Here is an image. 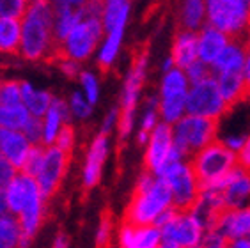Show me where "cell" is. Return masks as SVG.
Returning a JSON list of instances; mask_svg holds the SVG:
<instances>
[{"label":"cell","mask_w":250,"mask_h":248,"mask_svg":"<svg viewBox=\"0 0 250 248\" xmlns=\"http://www.w3.org/2000/svg\"><path fill=\"white\" fill-rule=\"evenodd\" d=\"M128 16H130V0H103L101 23L106 34L126 25Z\"/></svg>","instance_id":"cell-28"},{"label":"cell","mask_w":250,"mask_h":248,"mask_svg":"<svg viewBox=\"0 0 250 248\" xmlns=\"http://www.w3.org/2000/svg\"><path fill=\"white\" fill-rule=\"evenodd\" d=\"M21 133L27 137V140H29L32 145H43V121L30 115L29 123L25 124V128Z\"/></svg>","instance_id":"cell-41"},{"label":"cell","mask_w":250,"mask_h":248,"mask_svg":"<svg viewBox=\"0 0 250 248\" xmlns=\"http://www.w3.org/2000/svg\"><path fill=\"white\" fill-rule=\"evenodd\" d=\"M227 247V239L218 232L217 229L208 230L202 243L199 245V248H226Z\"/></svg>","instance_id":"cell-44"},{"label":"cell","mask_w":250,"mask_h":248,"mask_svg":"<svg viewBox=\"0 0 250 248\" xmlns=\"http://www.w3.org/2000/svg\"><path fill=\"white\" fill-rule=\"evenodd\" d=\"M108 153H110L108 135L98 133L91 140L89 147H87L85 162H83L82 167V186L85 190H92V188H96L100 185Z\"/></svg>","instance_id":"cell-15"},{"label":"cell","mask_w":250,"mask_h":248,"mask_svg":"<svg viewBox=\"0 0 250 248\" xmlns=\"http://www.w3.org/2000/svg\"><path fill=\"white\" fill-rule=\"evenodd\" d=\"M53 0H30L21 21L20 55L27 61L50 62L57 48L53 34Z\"/></svg>","instance_id":"cell-1"},{"label":"cell","mask_w":250,"mask_h":248,"mask_svg":"<svg viewBox=\"0 0 250 248\" xmlns=\"http://www.w3.org/2000/svg\"><path fill=\"white\" fill-rule=\"evenodd\" d=\"M38 190H39V186H38V183H36V179L20 172L18 176L13 179V183L4 190L9 215L18 216L20 213H21V209H23L25 202L29 201L30 195L36 193Z\"/></svg>","instance_id":"cell-22"},{"label":"cell","mask_w":250,"mask_h":248,"mask_svg":"<svg viewBox=\"0 0 250 248\" xmlns=\"http://www.w3.org/2000/svg\"><path fill=\"white\" fill-rule=\"evenodd\" d=\"M190 165L201 188H204L220 183L229 172H232V168L238 167V156L231 153L220 140H215L193 154L190 158Z\"/></svg>","instance_id":"cell-5"},{"label":"cell","mask_w":250,"mask_h":248,"mask_svg":"<svg viewBox=\"0 0 250 248\" xmlns=\"http://www.w3.org/2000/svg\"><path fill=\"white\" fill-rule=\"evenodd\" d=\"M162 123L160 121V114H158V98H153L149 96L147 100L144 101L142 105V114H140V121H139V131H137V142L140 145L147 144L153 129Z\"/></svg>","instance_id":"cell-30"},{"label":"cell","mask_w":250,"mask_h":248,"mask_svg":"<svg viewBox=\"0 0 250 248\" xmlns=\"http://www.w3.org/2000/svg\"><path fill=\"white\" fill-rule=\"evenodd\" d=\"M147 43L139 44L131 55L130 71L126 75L123 92L119 101V123H117V135L119 142H126L133 133L135 121H137V106H139L140 91L144 87L146 71H147Z\"/></svg>","instance_id":"cell-3"},{"label":"cell","mask_w":250,"mask_h":248,"mask_svg":"<svg viewBox=\"0 0 250 248\" xmlns=\"http://www.w3.org/2000/svg\"><path fill=\"white\" fill-rule=\"evenodd\" d=\"M204 188H215L220 190L222 202H224V209H241L250 206V170L243 167L232 168L220 183L211 186H204Z\"/></svg>","instance_id":"cell-13"},{"label":"cell","mask_w":250,"mask_h":248,"mask_svg":"<svg viewBox=\"0 0 250 248\" xmlns=\"http://www.w3.org/2000/svg\"><path fill=\"white\" fill-rule=\"evenodd\" d=\"M241 75H243V83H245V98L250 100V48H247V59Z\"/></svg>","instance_id":"cell-50"},{"label":"cell","mask_w":250,"mask_h":248,"mask_svg":"<svg viewBox=\"0 0 250 248\" xmlns=\"http://www.w3.org/2000/svg\"><path fill=\"white\" fill-rule=\"evenodd\" d=\"M188 89H190V82L185 71L172 67L170 71L165 73L164 80L160 83L158 94V114L162 123L174 126L187 115Z\"/></svg>","instance_id":"cell-8"},{"label":"cell","mask_w":250,"mask_h":248,"mask_svg":"<svg viewBox=\"0 0 250 248\" xmlns=\"http://www.w3.org/2000/svg\"><path fill=\"white\" fill-rule=\"evenodd\" d=\"M71 112H69V105L67 100L62 98H53L52 105H50L48 112L44 114L43 121V145L50 147L55 144L61 129L66 124H71Z\"/></svg>","instance_id":"cell-17"},{"label":"cell","mask_w":250,"mask_h":248,"mask_svg":"<svg viewBox=\"0 0 250 248\" xmlns=\"http://www.w3.org/2000/svg\"><path fill=\"white\" fill-rule=\"evenodd\" d=\"M226 248H250V238L231 239V241H227Z\"/></svg>","instance_id":"cell-51"},{"label":"cell","mask_w":250,"mask_h":248,"mask_svg":"<svg viewBox=\"0 0 250 248\" xmlns=\"http://www.w3.org/2000/svg\"><path fill=\"white\" fill-rule=\"evenodd\" d=\"M185 75H187L188 82H190V85H192V83H197V82L204 80V78L211 77L213 71H211V67L206 66L204 62L197 61V62H193L188 69H185Z\"/></svg>","instance_id":"cell-42"},{"label":"cell","mask_w":250,"mask_h":248,"mask_svg":"<svg viewBox=\"0 0 250 248\" xmlns=\"http://www.w3.org/2000/svg\"><path fill=\"white\" fill-rule=\"evenodd\" d=\"M245 59H247L245 41H232L231 39V43L227 44L226 50L220 53V57L211 66L213 75L229 73V71H243Z\"/></svg>","instance_id":"cell-25"},{"label":"cell","mask_w":250,"mask_h":248,"mask_svg":"<svg viewBox=\"0 0 250 248\" xmlns=\"http://www.w3.org/2000/svg\"><path fill=\"white\" fill-rule=\"evenodd\" d=\"M215 229L227 239H241L250 238V206L241 207V209L224 211L218 216Z\"/></svg>","instance_id":"cell-18"},{"label":"cell","mask_w":250,"mask_h":248,"mask_svg":"<svg viewBox=\"0 0 250 248\" xmlns=\"http://www.w3.org/2000/svg\"><path fill=\"white\" fill-rule=\"evenodd\" d=\"M78 80H80V85H82V94L94 106L98 103V100H100V82H98L96 75L91 71H82Z\"/></svg>","instance_id":"cell-37"},{"label":"cell","mask_w":250,"mask_h":248,"mask_svg":"<svg viewBox=\"0 0 250 248\" xmlns=\"http://www.w3.org/2000/svg\"><path fill=\"white\" fill-rule=\"evenodd\" d=\"M206 21V0H181L178 9V23L181 30L199 32Z\"/></svg>","instance_id":"cell-24"},{"label":"cell","mask_w":250,"mask_h":248,"mask_svg":"<svg viewBox=\"0 0 250 248\" xmlns=\"http://www.w3.org/2000/svg\"><path fill=\"white\" fill-rule=\"evenodd\" d=\"M110 248H112V247H110Z\"/></svg>","instance_id":"cell-56"},{"label":"cell","mask_w":250,"mask_h":248,"mask_svg":"<svg viewBox=\"0 0 250 248\" xmlns=\"http://www.w3.org/2000/svg\"><path fill=\"white\" fill-rule=\"evenodd\" d=\"M243 71H229L215 75L217 85L220 91L222 100L226 101L227 108L231 110L238 103L245 101V83H243Z\"/></svg>","instance_id":"cell-23"},{"label":"cell","mask_w":250,"mask_h":248,"mask_svg":"<svg viewBox=\"0 0 250 248\" xmlns=\"http://www.w3.org/2000/svg\"><path fill=\"white\" fill-rule=\"evenodd\" d=\"M21 227L15 215L0 216V248H18Z\"/></svg>","instance_id":"cell-33"},{"label":"cell","mask_w":250,"mask_h":248,"mask_svg":"<svg viewBox=\"0 0 250 248\" xmlns=\"http://www.w3.org/2000/svg\"><path fill=\"white\" fill-rule=\"evenodd\" d=\"M229 43H231V38H229V36H226V34L217 29H213L209 25H204L197 32L199 61L211 67Z\"/></svg>","instance_id":"cell-19"},{"label":"cell","mask_w":250,"mask_h":248,"mask_svg":"<svg viewBox=\"0 0 250 248\" xmlns=\"http://www.w3.org/2000/svg\"><path fill=\"white\" fill-rule=\"evenodd\" d=\"M218 123L220 121L185 115L183 119L172 126L174 147L187 160H190L201 149L218 140Z\"/></svg>","instance_id":"cell-7"},{"label":"cell","mask_w":250,"mask_h":248,"mask_svg":"<svg viewBox=\"0 0 250 248\" xmlns=\"http://www.w3.org/2000/svg\"><path fill=\"white\" fill-rule=\"evenodd\" d=\"M125 29L126 25L123 27H117L112 32L106 34L105 41L101 44V50L98 53V66H100L101 71H108L116 61L117 53H119L121 43H123V36H125Z\"/></svg>","instance_id":"cell-31"},{"label":"cell","mask_w":250,"mask_h":248,"mask_svg":"<svg viewBox=\"0 0 250 248\" xmlns=\"http://www.w3.org/2000/svg\"><path fill=\"white\" fill-rule=\"evenodd\" d=\"M30 0H0V18L21 20L29 9Z\"/></svg>","instance_id":"cell-38"},{"label":"cell","mask_w":250,"mask_h":248,"mask_svg":"<svg viewBox=\"0 0 250 248\" xmlns=\"http://www.w3.org/2000/svg\"><path fill=\"white\" fill-rule=\"evenodd\" d=\"M21 21L15 18H0V53L20 55Z\"/></svg>","instance_id":"cell-29"},{"label":"cell","mask_w":250,"mask_h":248,"mask_svg":"<svg viewBox=\"0 0 250 248\" xmlns=\"http://www.w3.org/2000/svg\"><path fill=\"white\" fill-rule=\"evenodd\" d=\"M21 103V82L5 80L0 83V106H16Z\"/></svg>","instance_id":"cell-34"},{"label":"cell","mask_w":250,"mask_h":248,"mask_svg":"<svg viewBox=\"0 0 250 248\" xmlns=\"http://www.w3.org/2000/svg\"><path fill=\"white\" fill-rule=\"evenodd\" d=\"M71 247V238H69V234L64 232V230H59L55 234V238L52 241V247L50 248H69Z\"/></svg>","instance_id":"cell-49"},{"label":"cell","mask_w":250,"mask_h":248,"mask_svg":"<svg viewBox=\"0 0 250 248\" xmlns=\"http://www.w3.org/2000/svg\"><path fill=\"white\" fill-rule=\"evenodd\" d=\"M112 234H114V218L110 213H103L96 227V248H110Z\"/></svg>","instance_id":"cell-35"},{"label":"cell","mask_w":250,"mask_h":248,"mask_svg":"<svg viewBox=\"0 0 250 248\" xmlns=\"http://www.w3.org/2000/svg\"><path fill=\"white\" fill-rule=\"evenodd\" d=\"M117 123H119V106H114V108H110L106 112L105 119L101 121L100 133L110 135L114 131V128H117Z\"/></svg>","instance_id":"cell-45"},{"label":"cell","mask_w":250,"mask_h":248,"mask_svg":"<svg viewBox=\"0 0 250 248\" xmlns=\"http://www.w3.org/2000/svg\"><path fill=\"white\" fill-rule=\"evenodd\" d=\"M227 112L229 108L222 100L215 75L190 85L187 96V115L220 121Z\"/></svg>","instance_id":"cell-10"},{"label":"cell","mask_w":250,"mask_h":248,"mask_svg":"<svg viewBox=\"0 0 250 248\" xmlns=\"http://www.w3.org/2000/svg\"><path fill=\"white\" fill-rule=\"evenodd\" d=\"M30 149H32V144L21 131L0 128V156H4L7 162L13 163L18 170H21L23 167Z\"/></svg>","instance_id":"cell-20"},{"label":"cell","mask_w":250,"mask_h":248,"mask_svg":"<svg viewBox=\"0 0 250 248\" xmlns=\"http://www.w3.org/2000/svg\"><path fill=\"white\" fill-rule=\"evenodd\" d=\"M67 167H69V154H66L55 145L44 147L43 163H41V168H39L38 176L34 179H36L39 190L46 199L57 193L64 177H66Z\"/></svg>","instance_id":"cell-12"},{"label":"cell","mask_w":250,"mask_h":248,"mask_svg":"<svg viewBox=\"0 0 250 248\" xmlns=\"http://www.w3.org/2000/svg\"><path fill=\"white\" fill-rule=\"evenodd\" d=\"M170 207H172V197L167 183L162 177H156L146 170L137 179L133 195L126 207L125 222L135 227L153 225L154 220Z\"/></svg>","instance_id":"cell-2"},{"label":"cell","mask_w":250,"mask_h":248,"mask_svg":"<svg viewBox=\"0 0 250 248\" xmlns=\"http://www.w3.org/2000/svg\"><path fill=\"white\" fill-rule=\"evenodd\" d=\"M57 66L61 67V71L69 78H78L80 73H82L80 64L75 61H69V59H61V61H57Z\"/></svg>","instance_id":"cell-47"},{"label":"cell","mask_w":250,"mask_h":248,"mask_svg":"<svg viewBox=\"0 0 250 248\" xmlns=\"http://www.w3.org/2000/svg\"><path fill=\"white\" fill-rule=\"evenodd\" d=\"M55 7V15H53V34H55V41L62 43L66 36L73 30V27L82 20V15L77 7H71L67 4L61 2H53Z\"/></svg>","instance_id":"cell-27"},{"label":"cell","mask_w":250,"mask_h":248,"mask_svg":"<svg viewBox=\"0 0 250 248\" xmlns=\"http://www.w3.org/2000/svg\"><path fill=\"white\" fill-rule=\"evenodd\" d=\"M245 46L250 48V27H249V32H247V38H245Z\"/></svg>","instance_id":"cell-53"},{"label":"cell","mask_w":250,"mask_h":248,"mask_svg":"<svg viewBox=\"0 0 250 248\" xmlns=\"http://www.w3.org/2000/svg\"><path fill=\"white\" fill-rule=\"evenodd\" d=\"M67 105H69V112H71L73 119L85 121L91 117L92 105L85 100V96H83L82 92H78V91L73 92V94L69 96V100H67Z\"/></svg>","instance_id":"cell-36"},{"label":"cell","mask_w":250,"mask_h":248,"mask_svg":"<svg viewBox=\"0 0 250 248\" xmlns=\"http://www.w3.org/2000/svg\"><path fill=\"white\" fill-rule=\"evenodd\" d=\"M30 114L23 105L0 106V128L11 131H23L25 124L29 123Z\"/></svg>","instance_id":"cell-32"},{"label":"cell","mask_w":250,"mask_h":248,"mask_svg":"<svg viewBox=\"0 0 250 248\" xmlns=\"http://www.w3.org/2000/svg\"><path fill=\"white\" fill-rule=\"evenodd\" d=\"M236 156H238V165L247 168V170H250V133L247 135L245 144H243L241 151L236 154Z\"/></svg>","instance_id":"cell-48"},{"label":"cell","mask_w":250,"mask_h":248,"mask_svg":"<svg viewBox=\"0 0 250 248\" xmlns=\"http://www.w3.org/2000/svg\"><path fill=\"white\" fill-rule=\"evenodd\" d=\"M208 229L192 209L176 211L172 220L162 229V238L178 248H199Z\"/></svg>","instance_id":"cell-11"},{"label":"cell","mask_w":250,"mask_h":248,"mask_svg":"<svg viewBox=\"0 0 250 248\" xmlns=\"http://www.w3.org/2000/svg\"><path fill=\"white\" fill-rule=\"evenodd\" d=\"M156 177H162L167 183L170 197H172V207L178 211L192 209L197 202L201 193V185L193 174L190 162L168 163Z\"/></svg>","instance_id":"cell-9"},{"label":"cell","mask_w":250,"mask_h":248,"mask_svg":"<svg viewBox=\"0 0 250 248\" xmlns=\"http://www.w3.org/2000/svg\"><path fill=\"white\" fill-rule=\"evenodd\" d=\"M249 2H250V0H249Z\"/></svg>","instance_id":"cell-55"},{"label":"cell","mask_w":250,"mask_h":248,"mask_svg":"<svg viewBox=\"0 0 250 248\" xmlns=\"http://www.w3.org/2000/svg\"><path fill=\"white\" fill-rule=\"evenodd\" d=\"M206 21L232 41H245L250 27L249 0H206Z\"/></svg>","instance_id":"cell-4"},{"label":"cell","mask_w":250,"mask_h":248,"mask_svg":"<svg viewBox=\"0 0 250 248\" xmlns=\"http://www.w3.org/2000/svg\"><path fill=\"white\" fill-rule=\"evenodd\" d=\"M0 83H2V80H0Z\"/></svg>","instance_id":"cell-54"},{"label":"cell","mask_w":250,"mask_h":248,"mask_svg":"<svg viewBox=\"0 0 250 248\" xmlns=\"http://www.w3.org/2000/svg\"><path fill=\"white\" fill-rule=\"evenodd\" d=\"M43 156H44V145H32L29 156L25 160L23 167H21V174H27L30 177L38 176L39 168H41V163H43Z\"/></svg>","instance_id":"cell-39"},{"label":"cell","mask_w":250,"mask_h":248,"mask_svg":"<svg viewBox=\"0 0 250 248\" xmlns=\"http://www.w3.org/2000/svg\"><path fill=\"white\" fill-rule=\"evenodd\" d=\"M170 59L174 62V67L181 71L188 69L193 62L199 61V48H197V32L178 29L174 34L172 53Z\"/></svg>","instance_id":"cell-21"},{"label":"cell","mask_w":250,"mask_h":248,"mask_svg":"<svg viewBox=\"0 0 250 248\" xmlns=\"http://www.w3.org/2000/svg\"><path fill=\"white\" fill-rule=\"evenodd\" d=\"M103 32H105V29H103L101 20L82 18L73 27L71 32L67 34L62 43L57 44L55 53H53V57L50 62L55 64L61 59H69V61H75V62L85 61L96 50Z\"/></svg>","instance_id":"cell-6"},{"label":"cell","mask_w":250,"mask_h":248,"mask_svg":"<svg viewBox=\"0 0 250 248\" xmlns=\"http://www.w3.org/2000/svg\"><path fill=\"white\" fill-rule=\"evenodd\" d=\"M75 142H77V133H75V128H73V124H66V126L61 129V133H59L57 140H55V144H53V145L71 156V151H73V147H75Z\"/></svg>","instance_id":"cell-40"},{"label":"cell","mask_w":250,"mask_h":248,"mask_svg":"<svg viewBox=\"0 0 250 248\" xmlns=\"http://www.w3.org/2000/svg\"><path fill=\"white\" fill-rule=\"evenodd\" d=\"M55 96L48 91H41V89H36L32 83L29 82H21V103L32 117H38V119H43L44 114L48 112L50 105Z\"/></svg>","instance_id":"cell-26"},{"label":"cell","mask_w":250,"mask_h":248,"mask_svg":"<svg viewBox=\"0 0 250 248\" xmlns=\"http://www.w3.org/2000/svg\"><path fill=\"white\" fill-rule=\"evenodd\" d=\"M174 147V133L172 126L165 123H160L153 129L149 140L146 144V153H144V167L147 172L158 176L168 165V158L172 153Z\"/></svg>","instance_id":"cell-14"},{"label":"cell","mask_w":250,"mask_h":248,"mask_svg":"<svg viewBox=\"0 0 250 248\" xmlns=\"http://www.w3.org/2000/svg\"><path fill=\"white\" fill-rule=\"evenodd\" d=\"M162 241V230L156 229L154 225L135 227L125 222L117 234L119 248H160Z\"/></svg>","instance_id":"cell-16"},{"label":"cell","mask_w":250,"mask_h":248,"mask_svg":"<svg viewBox=\"0 0 250 248\" xmlns=\"http://www.w3.org/2000/svg\"><path fill=\"white\" fill-rule=\"evenodd\" d=\"M18 174L20 170L13 163L7 162L4 156H0V190H5Z\"/></svg>","instance_id":"cell-43"},{"label":"cell","mask_w":250,"mask_h":248,"mask_svg":"<svg viewBox=\"0 0 250 248\" xmlns=\"http://www.w3.org/2000/svg\"><path fill=\"white\" fill-rule=\"evenodd\" d=\"M9 211H7V202H5V195H4V190H0V216L7 215Z\"/></svg>","instance_id":"cell-52"},{"label":"cell","mask_w":250,"mask_h":248,"mask_svg":"<svg viewBox=\"0 0 250 248\" xmlns=\"http://www.w3.org/2000/svg\"><path fill=\"white\" fill-rule=\"evenodd\" d=\"M245 139L247 135H240V133H231V135H226L224 139H218L224 145H226L231 153L238 154L243 147V144H245Z\"/></svg>","instance_id":"cell-46"}]
</instances>
